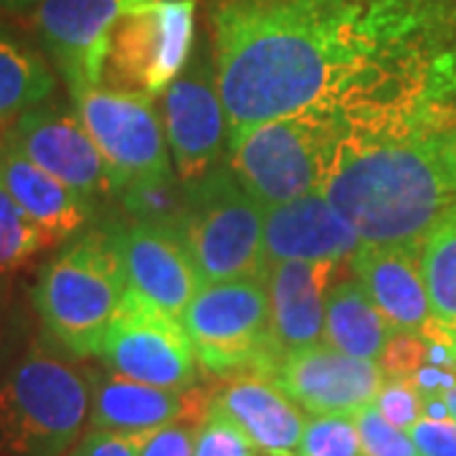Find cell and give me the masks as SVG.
<instances>
[{
	"label": "cell",
	"instance_id": "cell-1",
	"mask_svg": "<svg viewBox=\"0 0 456 456\" xmlns=\"http://www.w3.org/2000/svg\"><path fill=\"white\" fill-rule=\"evenodd\" d=\"M228 145L325 107L345 147L456 117V0H216Z\"/></svg>",
	"mask_w": 456,
	"mask_h": 456
},
{
	"label": "cell",
	"instance_id": "cell-2",
	"mask_svg": "<svg viewBox=\"0 0 456 456\" xmlns=\"http://www.w3.org/2000/svg\"><path fill=\"white\" fill-rule=\"evenodd\" d=\"M322 193L362 244L424 241L456 208V117L345 147Z\"/></svg>",
	"mask_w": 456,
	"mask_h": 456
},
{
	"label": "cell",
	"instance_id": "cell-3",
	"mask_svg": "<svg viewBox=\"0 0 456 456\" xmlns=\"http://www.w3.org/2000/svg\"><path fill=\"white\" fill-rule=\"evenodd\" d=\"M89 408V368L49 335L33 338L0 378V456H66Z\"/></svg>",
	"mask_w": 456,
	"mask_h": 456
},
{
	"label": "cell",
	"instance_id": "cell-4",
	"mask_svg": "<svg viewBox=\"0 0 456 456\" xmlns=\"http://www.w3.org/2000/svg\"><path fill=\"white\" fill-rule=\"evenodd\" d=\"M127 297L114 221L86 228L51 256L33 284V310L44 335L74 358H94Z\"/></svg>",
	"mask_w": 456,
	"mask_h": 456
},
{
	"label": "cell",
	"instance_id": "cell-5",
	"mask_svg": "<svg viewBox=\"0 0 456 456\" xmlns=\"http://www.w3.org/2000/svg\"><path fill=\"white\" fill-rule=\"evenodd\" d=\"M347 132L325 107L269 119L231 142L228 165L264 208L322 191L338 167Z\"/></svg>",
	"mask_w": 456,
	"mask_h": 456
},
{
	"label": "cell",
	"instance_id": "cell-6",
	"mask_svg": "<svg viewBox=\"0 0 456 456\" xmlns=\"http://www.w3.org/2000/svg\"><path fill=\"white\" fill-rule=\"evenodd\" d=\"M180 236L203 284L266 277L264 206L233 175L231 165L188 185V213Z\"/></svg>",
	"mask_w": 456,
	"mask_h": 456
},
{
	"label": "cell",
	"instance_id": "cell-7",
	"mask_svg": "<svg viewBox=\"0 0 456 456\" xmlns=\"http://www.w3.org/2000/svg\"><path fill=\"white\" fill-rule=\"evenodd\" d=\"M196 0H145L117 18L107 38L99 86L155 99L193 53Z\"/></svg>",
	"mask_w": 456,
	"mask_h": 456
},
{
	"label": "cell",
	"instance_id": "cell-8",
	"mask_svg": "<svg viewBox=\"0 0 456 456\" xmlns=\"http://www.w3.org/2000/svg\"><path fill=\"white\" fill-rule=\"evenodd\" d=\"M180 320L208 373L266 375L277 362L266 277L203 284Z\"/></svg>",
	"mask_w": 456,
	"mask_h": 456
},
{
	"label": "cell",
	"instance_id": "cell-9",
	"mask_svg": "<svg viewBox=\"0 0 456 456\" xmlns=\"http://www.w3.org/2000/svg\"><path fill=\"white\" fill-rule=\"evenodd\" d=\"M0 142L61 180L97 211L119 198L112 167L99 152L97 142L79 114L61 104L41 102L31 107L0 134Z\"/></svg>",
	"mask_w": 456,
	"mask_h": 456
},
{
	"label": "cell",
	"instance_id": "cell-10",
	"mask_svg": "<svg viewBox=\"0 0 456 456\" xmlns=\"http://www.w3.org/2000/svg\"><path fill=\"white\" fill-rule=\"evenodd\" d=\"M94 358L107 370L155 388L188 391L198 386V355L183 320L125 297Z\"/></svg>",
	"mask_w": 456,
	"mask_h": 456
},
{
	"label": "cell",
	"instance_id": "cell-11",
	"mask_svg": "<svg viewBox=\"0 0 456 456\" xmlns=\"http://www.w3.org/2000/svg\"><path fill=\"white\" fill-rule=\"evenodd\" d=\"M165 137L183 185H196L224 165L226 107L218 89L213 46H193L185 69L165 92Z\"/></svg>",
	"mask_w": 456,
	"mask_h": 456
},
{
	"label": "cell",
	"instance_id": "cell-12",
	"mask_svg": "<svg viewBox=\"0 0 456 456\" xmlns=\"http://www.w3.org/2000/svg\"><path fill=\"white\" fill-rule=\"evenodd\" d=\"M74 112L112 167L119 193L134 180L170 173V147L152 99L117 94L102 86L71 92Z\"/></svg>",
	"mask_w": 456,
	"mask_h": 456
},
{
	"label": "cell",
	"instance_id": "cell-13",
	"mask_svg": "<svg viewBox=\"0 0 456 456\" xmlns=\"http://www.w3.org/2000/svg\"><path fill=\"white\" fill-rule=\"evenodd\" d=\"M264 378L314 416H355L373 406L386 383L378 360L345 355L327 342L287 353Z\"/></svg>",
	"mask_w": 456,
	"mask_h": 456
},
{
	"label": "cell",
	"instance_id": "cell-14",
	"mask_svg": "<svg viewBox=\"0 0 456 456\" xmlns=\"http://www.w3.org/2000/svg\"><path fill=\"white\" fill-rule=\"evenodd\" d=\"M114 236L125 264L127 294L180 320L203 287L180 231L145 221H114Z\"/></svg>",
	"mask_w": 456,
	"mask_h": 456
},
{
	"label": "cell",
	"instance_id": "cell-15",
	"mask_svg": "<svg viewBox=\"0 0 456 456\" xmlns=\"http://www.w3.org/2000/svg\"><path fill=\"white\" fill-rule=\"evenodd\" d=\"M145 0H41L33 23L69 92L99 86L107 38L117 18Z\"/></svg>",
	"mask_w": 456,
	"mask_h": 456
},
{
	"label": "cell",
	"instance_id": "cell-16",
	"mask_svg": "<svg viewBox=\"0 0 456 456\" xmlns=\"http://www.w3.org/2000/svg\"><path fill=\"white\" fill-rule=\"evenodd\" d=\"M92 408L89 426L102 431L145 434L167 424H196L206 421L211 411L213 391L193 386L188 391L155 388L137 383L112 370H92Z\"/></svg>",
	"mask_w": 456,
	"mask_h": 456
},
{
	"label": "cell",
	"instance_id": "cell-17",
	"mask_svg": "<svg viewBox=\"0 0 456 456\" xmlns=\"http://www.w3.org/2000/svg\"><path fill=\"white\" fill-rule=\"evenodd\" d=\"M362 239L322 191L264 208V259L277 261H350Z\"/></svg>",
	"mask_w": 456,
	"mask_h": 456
},
{
	"label": "cell",
	"instance_id": "cell-18",
	"mask_svg": "<svg viewBox=\"0 0 456 456\" xmlns=\"http://www.w3.org/2000/svg\"><path fill=\"white\" fill-rule=\"evenodd\" d=\"M342 261H277L266 269L277 360L325 338V302ZM277 365V362H274Z\"/></svg>",
	"mask_w": 456,
	"mask_h": 456
},
{
	"label": "cell",
	"instance_id": "cell-19",
	"mask_svg": "<svg viewBox=\"0 0 456 456\" xmlns=\"http://www.w3.org/2000/svg\"><path fill=\"white\" fill-rule=\"evenodd\" d=\"M424 241L362 244L350 269L395 332H421L431 320V302L421 269Z\"/></svg>",
	"mask_w": 456,
	"mask_h": 456
},
{
	"label": "cell",
	"instance_id": "cell-20",
	"mask_svg": "<svg viewBox=\"0 0 456 456\" xmlns=\"http://www.w3.org/2000/svg\"><path fill=\"white\" fill-rule=\"evenodd\" d=\"M211 406L226 413L261 454H292L299 446L305 419L277 386L256 370L228 373L226 383L213 391Z\"/></svg>",
	"mask_w": 456,
	"mask_h": 456
},
{
	"label": "cell",
	"instance_id": "cell-21",
	"mask_svg": "<svg viewBox=\"0 0 456 456\" xmlns=\"http://www.w3.org/2000/svg\"><path fill=\"white\" fill-rule=\"evenodd\" d=\"M0 183L23 213L46 236L49 246L64 244L89 226L97 208L89 206L61 180L0 142Z\"/></svg>",
	"mask_w": 456,
	"mask_h": 456
},
{
	"label": "cell",
	"instance_id": "cell-22",
	"mask_svg": "<svg viewBox=\"0 0 456 456\" xmlns=\"http://www.w3.org/2000/svg\"><path fill=\"white\" fill-rule=\"evenodd\" d=\"M395 332L358 279H340L325 302V342L345 355L378 360Z\"/></svg>",
	"mask_w": 456,
	"mask_h": 456
},
{
	"label": "cell",
	"instance_id": "cell-23",
	"mask_svg": "<svg viewBox=\"0 0 456 456\" xmlns=\"http://www.w3.org/2000/svg\"><path fill=\"white\" fill-rule=\"evenodd\" d=\"M56 77L49 61L0 23V134L31 107L49 102Z\"/></svg>",
	"mask_w": 456,
	"mask_h": 456
},
{
	"label": "cell",
	"instance_id": "cell-24",
	"mask_svg": "<svg viewBox=\"0 0 456 456\" xmlns=\"http://www.w3.org/2000/svg\"><path fill=\"white\" fill-rule=\"evenodd\" d=\"M421 269L434 320L456 332V208L426 233Z\"/></svg>",
	"mask_w": 456,
	"mask_h": 456
},
{
	"label": "cell",
	"instance_id": "cell-25",
	"mask_svg": "<svg viewBox=\"0 0 456 456\" xmlns=\"http://www.w3.org/2000/svg\"><path fill=\"white\" fill-rule=\"evenodd\" d=\"M119 203L130 221L180 231L188 213V185H183L175 173L134 180L119 193Z\"/></svg>",
	"mask_w": 456,
	"mask_h": 456
},
{
	"label": "cell",
	"instance_id": "cell-26",
	"mask_svg": "<svg viewBox=\"0 0 456 456\" xmlns=\"http://www.w3.org/2000/svg\"><path fill=\"white\" fill-rule=\"evenodd\" d=\"M44 248H49L46 236L0 183V277L16 272Z\"/></svg>",
	"mask_w": 456,
	"mask_h": 456
},
{
	"label": "cell",
	"instance_id": "cell-27",
	"mask_svg": "<svg viewBox=\"0 0 456 456\" xmlns=\"http://www.w3.org/2000/svg\"><path fill=\"white\" fill-rule=\"evenodd\" d=\"M299 456H362L355 416H314L305 424L297 446Z\"/></svg>",
	"mask_w": 456,
	"mask_h": 456
},
{
	"label": "cell",
	"instance_id": "cell-28",
	"mask_svg": "<svg viewBox=\"0 0 456 456\" xmlns=\"http://www.w3.org/2000/svg\"><path fill=\"white\" fill-rule=\"evenodd\" d=\"M362 456H421L411 434L393 426L378 408L365 406L355 413Z\"/></svg>",
	"mask_w": 456,
	"mask_h": 456
},
{
	"label": "cell",
	"instance_id": "cell-29",
	"mask_svg": "<svg viewBox=\"0 0 456 456\" xmlns=\"http://www.w3.org/2000/svg\"><path fill=\"white\" fill-rule=\"evenodd\" d=\"M28 314L13 281L0 277V378L28 345Z\"/></svg>",
	"mask_w": 456,
	"mask_h": 456
},
{
	"label": "cell",
	"instance_id": "cell-30",
	"mask_svg": "<svg viewBox=\"0 0 456 456\" xmlns=\"http://www.w3.org/2000/svg\"><path fill=\"white\" fill-rule=\"evenodd\" d=\"M259 446L246 436L239 426L221 413L218 408L208 411L206 421L198 426L196 454L193 456H259Z\"/></svg>",
	"mask_w": 456,
	"mask_h": 456
},
{
	"label": "cell",
	"instance_id": "cell-31",
	"mask_svg": "<svg viewBox=\"0 0 456 456\" xmlns=\"http://www.w3.org/2000/svg\"><path fill=\"white\" fill-rule=\"evenodd\" d=\"M428 362V342L421 332H393L378 365L386 378L411 380Z\"/></svg>",
	"mask_w": 456,
	"mask_h": 456
},
{
	"label": "cell",
	"instance_id": "cell-32",
	"mask_svg": "<svg viewBox=\"0 0 456 456\" xmlns=\"http://www.w3.org/2000/svg\"><path fill=\"white\" fill-rule=\"evenodd\" d=\"M375 408L391 421L393 426L411 431V426L424 419V398L411 380L386 378L383 388L375 398Z\"/></svg>",
	"mask_w": 456,
	"mask_h": 456
},
{
	"label": "cell",
	"instance_id": "cell-33",
	"mask_svg": "<svg viewBox=\"0 0 456 456\" xmlns=\"http://www.w3.org/2000/svg\"><path fill=\"white\" fill-rule=\"evenodd\" d=\"M196 424H167L147 431L137 456H193L196 454Z\"/></svg>",
	"mask_w": 456,
	"mask_h": 456
},
{
	"label": "cell",
	"instance_id": "cell-34",
	"mask_svg": "<svg viewBox=\"0 0 456 456\" xmlns=\"http://www.w3.org/2000/svg\"><path fill=\"white\" fill-rule=\"evenodd\" d=\"M147 434V431H145ZM145 434H122V431H102L92 428L74 444L66 456H137Z\"/></svg>",
	"mask_w": 456,
	"mask_h": 456
},
{
	"label": "cell",
	"instance_id": "cell-35",
	"mask_svg": "<svg viewBox=\"0 0 456 456\" xmlns=\"http://www.w3.org/2000/svg\"><path fill=\"white\" fill-rule=\"evenodd\" d=\"M408 434L421 456H456V424L452 419L424 416Z\"/></svg>",
	"mask_w": 456,
	"mask_h": 456
},
{
	"label": "cell",
	"instance_id": "cell-36",
	"mask_svg": "<svg viewBox=\"0 0 456 456\" xmlns=\"http://www.w3.org/2000/svg\"><path fill=\"white\" fill-rule=\"evenodd\" d=\"M41 0H0V11L5 13H26L33 11Z\"/></svg>",
	"mask_w": 456,
	"mask_h": 456
},
{
	"label": "cell",
	"instance_id": "cell-37",
	"mask_svg": "<svg viewBox=\"0 0 456 456\" xmlns=\"http://www.w3.org/2000/svg\"><path fill=\"white\" fill-rule=\"evenodd\" d=\"M444 403H446V408H449V419L456 424V386L444 395Z\"/></svg>",
	"mask_w": 456,
	"mask_h": 456
},
{
	"label": "cell",
	"instance_id": "cell-38",
	"mask_svg": "<svg viewBox=\"0 0 456 456\" xmlns=\"http://www.w3.org/2000/svg\"><path fill=\"white\" fill-rule=\"evenodd\" d=\"M277 456H294V454H277Z\"/></svg>",
	"mask_w": 456,
	"mask_h": 456
}]
</instances>
